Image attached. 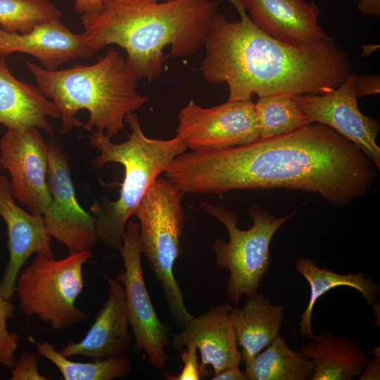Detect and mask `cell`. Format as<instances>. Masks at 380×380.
<instances>
[{"label":"cell","instance_id":"6da1fadb","mask_svg":"<svg viewBox=\"0 0 380 380\" xmlns=\"http://www.w3.org/2000/svg\"><path fill=\"white\" fill-rule=\"evenodd\" d=\"M376 168L353 143L311 123L242 146L184 152L165 173L184 194L281 188L318 194L341 207L371 189Z\"/></svg>","mask_w":380,"mask_h":380},{"label":"cell","instance_id":"7a4b0ae2","mask_svg":"<svg viewBox=\"0 0 380 380\" xmlns=\"http://www.w3.org/2000/svg\"><path fill=\"white\" fill-rule=\"evenodd\" d=\"M228 1L240 20L215 14L204 37L200 69L208 83L227 84V101L249 100L253 94H320L337 88L351 72L346 53L334 40L284 43L251 20L242 0Z\"/></svg>","mask_w":380,"mask_h":380},{"label":"cell","instance_id":"3957f363","mask_svg":"<svg viewBox=\"0 0 380 380\" xmlns=\"http://www.w3.org/2000/svg\"><path fill=\"white\" fill-rule=\"evenodd\" d=\"M220 0H105L101 8L81 15L84 34L95 52L115 44L139 79L151 82L163 70L164 49L184 58L203 45Z\"/></svg>","mask_w":380,"mask_h":380},{"label":"cell","instance_id":"277c9868","mask_svg":"<svg viewBox=\"0 0 380 380\" xmlns=\"http://www.w3.org/2000/svg\"><path fill=\"white\" fill-rule=\"evenodd\" d=\"M26 66L58 109L62 134L82 127L111 138L124 129L125 118L148 100L137 91L139 79L114 47L91 65L48 70L27 61Z\"/></svg>","mask_w":380,"mask_h":380},{"label":"cell","instance_id":"5b68a950","mask_svg":"<svg viewBox=\"0 0 380 380\" xmlns=\"http://www.w3.org/2000/svg\"><path fill=\"white\" fill-rule=\"evenodd\" d=\"M125 122L131 133L123 143L115 144L104 133L95 130L90 132L89 136L91 146L100 152L93 160L94 167L118 163L125 169L118 199L95 203L90 208L96 220L99 240L113 250H119L122 246L127 223L148 188L172 161L187 149L177 136L170 139L146 137L134 113L127 115Z\"/></svg>","mask_w":380,"mask_h":380},{"label":"cell","instance_id":"8992f818","mask_svg":"<svg viewBox=\"0 0 380 380\" xmlns=\"http://www.w3.org/2000/svg\"><path fill=\"white\" fill-rule=\"evenodd\" d=\"M183 193L168 179H156L139 203L134 215L139 221L141 254L159 282L175 323L183 327L192 317L185 305L174 266L181 254L185 215Z\"/></svg>","mask_w":380,"mask_h":380},{"label":"cell","instance_id":"52a82bcc","mask_svg":"<svg viewBox=\"0 0 380 380\" xmlns=\"http://www.w3.org/2000/svg\"><path fill=\"white\" fill-rule=\"evenodd\" d=\"M202 210L220 221L227 229L229 241L222 237L213 246L216 265L229 272L225 289L229 300L238 305L243 296L247 298L258 294L263 276L270 263V246L279 228L296 214L275 217L257 204H252L248 215L253 220L249 229L238 227L239 215L222 205L203 202Z\"/></svg>","mask_w":380,"mask_h":380},{"label":"cell","instance_id":"ba28073f","mask_svg":"<svg viewBox=\"0 0 380 380\" xmlns=\"http://www.w3.org/2000/svg\"><path fill=\"white\" fill-rule=\"evenodd\" d=\"M92 255V251H84L56 260L36 254L16 281L15 293L22 311L56 330L89 319V313L78 309L75 302L84 288L83 266Z\"/></svg>","mask_w":380,"mask_h":380},{"label":"cell","instance_id":"9c48e42d","mask_svg":"<svg viewBox=\"0 0 380 380\" xmlns=\"http://www.w3.org/2000/svg\"><path fill=\"white\" fill-rule=\"evenodd\" d=\"M119 251L125 271L116 279L125 289L127 312L132 330L135 352H144L150 364L163 369L169 360L165 348L170 344L172 328L158 318L145 284L141 262L139 224L132 220L127 223L123 242Z\"/></svg>","mask_w":380,"mask_h":380},{"label":"cell","instance_id":"30bf717a","mask_svg":"<svg viewBox=\"0 0 380 380\" xmlns=\"http://www.w3.org/2000/svg\"><path fill=\"white\" fill-rule=\"evenodd\" d=\"M46 146V184L51 202L42 216L47 229L69 253L91 251L99 240L96 218L76 198L68 156L55 140L47 141Z\"/></svg>","mask_w":380,"mask_h":380},{"label":"cell","instance_id":"8fae6325","mask_svg":"<svg viewBox=\"0 0 380 380\" xmlns=\"http://www.w3.org/2000/svg\"><path fill=\"white\" fill-rule=\"evenodd\" d=\"M176 136L192 151L250 144L260 138L254 103L227 101L205 108L189 100L178 113Z\"/></svg>","mask_w":380,"mask_h":380},{"label":"cell","instance_id":"7c38bea8","mask_svg":"<svg viewBox=\"0 0 380 380\" xmlns=\"http://www.w3.org/2000/svg\"><path fill=\"white\" fill-rule=\"evenodd\" d=\"M0 165L11 176L14 198L30 213L42 216L51 197L46 184V142L39 129H7L0 140Z\"/></svg>","mask_w":380,"mask_h":380},{"label":"cell","instance_id":"4fadbf2b","mask_svg":"<svg viewBox=\"0 0 380 380\" xmlns=\"http://www.w3.org/2000/svg\"><path fill=\"white\" fill-rule=\"evenodd\" d=\"M355 73L350 72L336 89L320 94L293 96L311 124L327 125L353 143L380 169V148L376 142L379 123L361 113L354 89Z\"/></svg>","mask_w":380,"mask_h":380},{"label":"cell","instance_id":"5bb4252c","mask_svg":"<svg viewBox=\"0 0 380 380\" xmlns=\"http://www.w3.org/2000/svg\"><path fill=\"white\" fill-rule=\"evenodd\" d=\"M15 201L9 180L0 176V216L7 227L8 251V260L0 280V296L6 300L14 296L18 277L31 255L55 258L44 217L26 212Z\"/></svg>","mask_w":380,"mask_h":380},{"label":"cell","instance_id":"9a60e30c","mask_svg":"<svg viewBox=\"0 0 380 380\" xmlns=\"http://www.w3.org/2000/svg\"><path fill=\"white\" fill-rule=\"evenodd\" d=\"M232 307L229 303L217 305L193 317L179 333L172 334L170 344L175 350L194 345L201 356V379L213 368V375L223 369L240 365L241 355L230 319Z\"/></svg>","mask_w":380,"mask_h":380},{"label":"cell","instance_id":"2e32d148","mask_svg":"<svg viewBox=\"0 0 380 380\" xmlns=\"http://www.w3.org/2000/svg\"><path fill=\"white\" fill-rule=\"evenodd\" d=\"M108 284L106 301L85 336L69 341L60 352L66 357L79 355L104 360L127 355L132 342L129 334L125 289L116 279L106 275Z\"/></svg>","mask_w":380,"mask_h":380},{"label":"cell","instance_id":"e0dca14e","mask_svg":"<svg viewBox=\"0 0 380 380\" xmlns=\"http://www.w3.org/2000/svg\"><path fill=\"white\" fill-rule=\"evenodd\" d=\"M251 20L284 43L305 46L333 39L317 23L320 9L305 0H242Z\"/></svg>","mask_w":380,"mask_h":380},{"label":"cell","instance_id":"ac0fdd59","mask_svg":"<svg viewBox=\"0 0 380 380\" xmlns=\"http://www.w3.org/2000/svg\"><path fill=\"white\" fill-rule=\"evenodd\" d=\"M29 54L36 58L46 70H55L71 60L89 58L94 51L84 33L71 32L61 21H44L24 34L11 33L0 28V53Z\"/></svg>","mask_w":380,"mask_h":380},{"label":"cell","instance_id":"d6986e66","mask_svg":"<svg viewBox=\"0 0 380 380\" xmlns=\"http://www.w3.org/2000/svg\"><path fill=\"white\" fill-rule=\"evenodd\" d=\"M6 56L0 53V124L15 129L34 126L53 137V127L48 118H61L58 109L37 86L11 73Z\"/></svg>","mask_w":380,"mask_h":380},{"label":"cell","instance_id":"ffe728a7","mask_svg":"<svg viewBox=\"0 0 380 380\" xmlns=\"http://www.w3.org/2000/svg\"><path fill=\"white\" fill-rule=\"evenodd\" d=\"M229 315L241 361L246 365L279 336L284 306L273 305L270 298L258 293L248 298L242 308H232Z\"/></svg>","mask_w":380,"mask_h":380},{"label":"cell","instance_id":"44dd1931","mask_svg":"<svg viewBox=\"0 0 380 380\" xmlns=\"http://www.w3.org/2000/svg\"><path fill=\"white\" fill-rule=\"evenodd\" d=\"M310 338L298 351L313 362L310 380H351L361 374L368 362L367 355L349 336L326 331Z\"/></svg>","mask_w":380,"mask_h":380},{"label":"cell","instance_id":"7402d4cb","mask_svg":"<svg viewBox=\"0 0 380 380\" xmlns=\"http://www.w3.org/2000/svg\"><path fill=\"white\" fill-rule=\"evenodd\" d=\"M296 270L307 280L310 285V297L308 305L301 315L299 334L310 338L313 308L317 300L331 289L347 286L356 289L365 300L367 305L377 302L380 287L371 277L366 274L348 273L341 274L326 268L318 267L310 258H298L295 261Z\"/></svg>","mask_w":380,"mask_h":380},{"label":"cell","instance_id":"603a6c76","mask_svg":"<svg viewBox=\"0 0 380 380\" xmlns=\"http://www.w3.org/2000/svg\"><path fill=\"white\" fill-rule=\"evenodd\" d=\"M244 371L248 380H310L314 365L310 359L291 349L279 335L245 365Z\"/></svg>","mask_w":380,"mask_h":380},{"label":"cell","instance_id":"cb8c5ba5","mask_svg":"<svg viewBox=\"0 0 380 380\" xmlns=\"http://www.w3.org/2000/svg\"><path fill=\"white\" fill-rule=\"evenodd\" d=\"M29 341L36 346L39 356L58 368L63 380H113L125 377L132 369L131 359L127 355L90 362H75L65 357L49 342L37 341L32 336Z\"/></svg>","mask_w":380,"mask_h":380},{"label":"cell","instance_id":"d4e9b609","mask_svg":"<svg viewBox=\"0 0 380 380\" xmlns=\"http://www.w3.org/2000/svg\"><path fill=\"white\" fill-rule=\"evenodd\" d=\"M293 96L274 94L259 96L254 109L260 138L287 134L310 124Z\"/></svg>","mask_w":380,"mask_h":380},{"label":"cell","instance_id":"484cf974","mask_svg":"<svg viewBox=\"0 0 380 380\" xmlns=\"http://www.w3.org/2000/svg\"><path fill=\"white\" fill-rule=\"evenodd\" d=\"M62 12L50 0H0V28L24 34L37 25L61 19Z\"/></svg>","mask_w":380,"mask_h":380},{"label":"cell","instance_id":"4316f807","mask_svg":"<svg viewBox=\"0 0 380 380\" xmlns=\"http://www.w3.org/2000/svg\"><path fill=\"white\" fill-rule=\"evenodd\" d=\"M15 307L11 300L0 296V365L11 369L15 360V352L19 340L15 333L8 329L7 320L13 316Z\"/></svg>","mask_w":380,"mask_h":380},{"label":"cell","instance_id":"83f0119b","mask_svg":"<svg viewBox=\"0 0 380 380\" xmlns=\"http://www.w3.org/2000/svg\"><path fill=\"white\" fill-rule=\"evenodd\" d=\"M39 355L24 351L11 368L10 380H47L39 371Z\"/></svg>","mask_w":380,"mask_h":380},{"label":"cell","instance_id":"f1b7e54d","mask_svg":"<svg viewBox=\"0 0 380 380\" xmlns=\"http://www.w3.org/2000/svg\"><path fill=\"white\" fill-rule=\"evenodd\" d=\"M180 357L183 367L177 375L163 374L167 380H198L201 379L197 348L194 345H189L183 348Z\"/></svg>","mask_w":380,"mask_h":380},{"label":"cell","instance_id":"f546056e","mask_svg":"<svg viewBox=\"0 0 380 380\" xmlns=\"http://www.w3.org/2000/svg\"><path fill=\"white\" fill-rule=\"evenodd\" d=\"M357 97L376 94L380 92V77L378 75H357L354 79Z\"/></svg>","mask_w":380,"mask_h":380},{"label":"cell","instance_id":"4dcf8cb0","mask_svg":"<svg viewBox=\"0 0 380 380\" xmlns=\"http://www.w3.org/2000/svg\"><path fill=\"white\" fill-rule=\"evenodd\" d=\"M374 358L368 360L362 372L359 376L360 380H379L380 379V355L379 348L372 349Z\"/></svg>","mask_w":380,"mask_h":380},{"label":"cell","instance_id":"1f68e13d","mask_svg":"<svg viewBox=\"0 0 380 380\" xmlns=\"http://www.w3.org/2000/svg\"><path fill=\"white\" fill-rule=\"evenodd\" d=\"M212 380H248L245 371H241L239 365L229 367L218 374L213 375Z\"/></svg>","mask_w":380,"mask_h":380},{"label":"cell","instance_id":"d6a6232c","mask_svg":"<svg viewBox=\"0 0 380 380\" xmlns=\"http://www.w3.org/2000/svg\"><path fill=\"white\" fill-rule=\"evenodd\" d=\"M105 0H75L74 8L80 15L99 11Z\"/></svg>","mask_w":380,"mask_h":380},{"label":"cell","instance_id":"836d02e7","mask_svg":"<svg viewBox=\"0 0 380 380\" xmlns=\"http://www.w3.org/2000/svg\"><path fill=\"white\" fill-rule=\"evenodd\" d=\"M357 8L360 13L367 16H380V0H358Z\"/></svg>","mask_w":380,"mask_h":380},{"label":"cell","instance_id":"e575fe53","mask_svg":"<svg viewBox=\"0 0 380 380\" xmlns=\"http://www.w3.org/2000/svg\"><path fill=\"white\" fill-rule=\"evenodd\" d=\"M158 1H160V0H158Z\"/></svg>","mask_w":380,"mask_h":380}]
</instances>
